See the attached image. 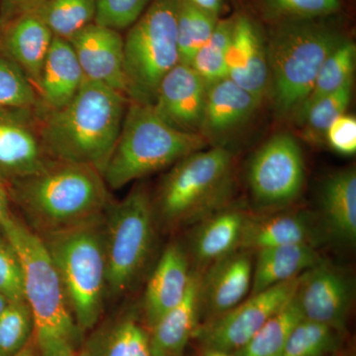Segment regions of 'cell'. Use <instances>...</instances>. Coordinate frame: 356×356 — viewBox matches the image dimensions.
<instances>
[{
    "label": "cell",
    "instance_id": "7dc6e473",
    "mask_svg": "<svg viewBox=\"0 0 356 356\" xmlns=\"http://www.w3.org/2000/svg\"><path fill=\"white\" fill-rule=\"evenodd\" d=\"M7 305H8V301L0 294V315H1L2 312L6 310Z\"/></svg>",
    "mask_w": 356,
    "mask_h": 356
},
{
    "label": "cell",
    "instance_id": "8fae6325",
    "mask_svg": "<svg viewBox=\"0 0 356 356\" xmlns=\"http://www.w3.org/2000/svg\"><path fill=\"white\" fill-rule=\"evenodd\" d=\"M299 277L250 295L235 308L198 327L194 336L204 348L235 353L248 343L274 314L291 301Z\"/></svg>",
    "mask_w": 356,
    "mask_h": 356
},
{
    "label": "cell",
    "instance_id": "f6af8a7d",
    "mask_svg": "<svg viewBox=\"0 0 356 356\" xmlns=\"http://www.w3.org/2000/svg\"><path fill=\"white\" fill-rule=\"evenodd\" d=\"M204 348L205 350L199 356H236L234 353H226V351L214 350V348Z\"/></svg>",
    "mask_w": 356,
    "mask_h": 356
},
{
    "label": "cell",
    "instance_id": "e575fe53",
    "mask_svg": "<svg viewBox=\"0 0 356 356\" xmlns=\"http://www.w3.org/2000/svg\"><path fill=\"white\" fill-rule=\"evenodd\" d=\"M34 321L25 301L8 303L0 315V356H15L32 341Z\"/></svg>",
    "mask_w": 356,
    "mask_h": 356
},
{
    "label": "cell",
    "instance_id": "9c48e42d",
    "mask_svg": "<svg viewBox=\"0 0 356 356\" xmlns=\"http://www.w3.org/2000/svg\"><path fill=\"white\" fill-rule=\"evenodd\" d=\"M156 217L153 198L144 185H136L104 217L107 293L127 294L139 280L154 247Z\"/></svg>",
    "mask_w": 356,
    "mask_h": 356
},
{
    "label": "cell",
    "instance_id": "60d3db41",
    "mask_svg": "<svg viewBox=\"0 0 356 356\" xmlns=\"http://www.w3.org/2000/svg\"><path fill=\"white\" fill-rule=\"evenodd\" d=\"M47 0H6L7 6L15 13L24 14L36 10Z\"/></svg>",
    "mask_w": 356,
    "mask_h": 356
},
{
    "label": "cell",
    "instance_id": "d590c367",
    "mask_svg": "<svg viewBox=\"0 0 356 356\" xmlns=\"http://www.w3.org/2000/svg\"><path fill=\"white\" fill-rule=\"evenodd\" d=\"M336 346V330L303 318L288 337L281 356H324Z\"/></svg>",
    "mask_w": 356,
    "mask_h": 356
},
{
    "label": "cell",
    "instance_id": "277c9868",
    "mask_svg": "<svg viewBox=\"0 0 356 356\" xmlns=\"http://www.w3.org/2000/svg\"><path fill=\"white\" fill-rule=\"evenodd\" d=\"M317 19L281 20L266 44L269 86L281 118L296 116L310 95L321 67L343 40Z\"/></svg>",
    "mask_w": 356,
    "mask_h": 356
},
{
    "label": "cell",
    "instance_id": "7bdbcfd3",
    "mask_svg": "<svg viewBox=\"0 0 356 356\" xmlns=\"http://www.w3.org/2000/svg\"><path fill=\"white\" fill-rule=\"evenodd\" d=\"M193 6L219 16L222 7V0H187Z\"/></svg>",
    "mask_w": 356,
    "mask_h": 356
},
{
    "label": "cell",
    "instance_id": "f1b7e54d",
    "mask_svg": "<svg viewBox=\"0 0 356 356\" xmlns=\"http://www.w3.org/2000/svg\"><path fill=\"white\" fill-rule=\"evenodd\" d=\"M34 13L54 36L70 41L95 22V0H47Z\"/></svg>",
    "mask_w": 356,
    "mask_h": 356
},
{
    "label": "cell",
    "instance_id": "d4e9b609",
    "mask_svg": "<svg viewBox=\"0 0 356 356\" xmlns=\"http://www.w3.org/2000/svg\"><path fill=\"white\" fill-rule=\"evenodd\" d=\"M321 208L325 228L344 245L356 241V172L346 168L327 177L321 192Z\"/></svg>",
    "mask_w": 356,
    "mask_h": 356
},
{
    "label": "cell",
    "instance_id": "4dcf8cb0",
    "mask_svg": "<svg viewBox=\"0 0 356 356\" xmlns=\"http://www.w3.org/2000/svg\"><path fill=\"white\" fill-rule=\"evenodd\" d=\"M219 17L179 0L177 11V46L180 64L191 65L194 56L214 32Z\"/></svg>",
    "mask_w": 356,
    "mask_h": 356
},
{
    "label": "cell",
    "instance_id": "ab89813d",
    "mask_svg": "<svg viewBox=\"0 0 356 356\" xmlns=\"http://www.w3.org/2000/svg\"><path fill=\"white\" fill-rule=\"evenodd\" d=\"M327 143L337 153L353 156L356 152V119L351 115L337 117L327 129L325 136Z\"/></svg>",
    "mask_w": 356,
    "mask_h": 356
},
{
    "label": "cell",
    "instance_id": "ffe728a7",
    "mask_svg": "<svg viewBox=\"0 0 356 356\" xmlns=\"http://www.w3.org/2000/svg\"><path fill=\"white\" fill-rule=\"evenodd\" d=\"M84 79L72 44L67 40L54 36L40 81L38 95L44 113L69 104Z\"/></svg>",
    "mask_w": 356,
    "mask_h": 356
},
{
    "label": "cell",
    "instance_id": "30bf717a",
    "mask_svg": "<svg viewBox=\"0 0 356 356\" xmlns=\"http://www.w3.org/2000/svg\"><path fill=\"white\" fill-rule=\"evenodd\" d=\"M248 182L255 204L262 209L296 200L305 182V163L296 139L280 133L262 145L250 159Z\"/></svg>",
    "mask_w": 356,
    "mask_h": 356
},
{
    "label": "cell",
    "instance_id": "ba28073f",
    "mask_svg": "<svg viewBox=\"0 0 356 356\" xmlns=\"http://www.w3.org/2000/svg\"><path fill=\"white\" fill-rule=\"evenodd\" d=\"M179 0H153L124 39L129 102L153 105L159 84L177 64Z\"/></svg>",
    "mask_w": 356,
    "mask_h": 356
},
{
    "label": "cell",
    "instance_id": "7a4b0ae2",
    "mask_svg": "<svg viewBox=\"0 0 356 356\" xmlns=\"http://www.w3.org/2000/svg\"><path fill=\"white\" fill-rule=\"evenodd\" d=\"M129 99L95 81L84 79L69 104L39 117L38 134L44 151L56 161L104 170L123 125Z\"/></svg>",
    "mask_w": 356,
    "mask_h": 356
},
{
    "label": "cell",
    "instance_id": "bcb514c9",
    "mask_svg": "<svg viewBox=\"0 0 356 356\" xmlns=\"http://www.w3.org/2000/svg\"><path fill=\"white\" fill-rule=\"evenodd\" d=\"M36 350L35 343L33 344L32 341H30V343H28L27 346H26L25 348L15 356H36Z\"/></svg>",
    "mask_w": 356,
    "mask_h": 356
},
{
    "label": "cell",
    "instance_id": "4316f807",
    "mask_svg": "<svg viewBox=\"0 0 356 356\" xmlns=\"http://www.w3.org/2000/svg\"><path fill=\"white\" fill-rule=\"evenodd\" d=\"M83 356H154L149 337L135 318L126 316L96 332Z\"/></svg>",
    "mask_w": 356,
    "mask_h": 356
},
{
    "label": "cell",
    "instance_id": "f35d334b",
    "mask_svg": "<svg viewBox=\"0 0 356 356\" xmlns=\"http://www.w3.org/2000/svg\"><path fill=\"white\" fill-rule=\"evenodd\" d=\"M0 294L8 301H25L22 267L18 255L0 229Z\"/></svg>",
    "mask_w": 356,
    "mask_h": 356
},
{
    "label": "cell",
    "instance_id": "ee69618b",
    "mask_svg": "<svg viewBox=\"0 0 356 356\" xmlns=\"http://www.w3.org/2000/svg\"><path fill=\"white\" fill-rule=\"evenodd\" d=\"M40 356H83V353H79L76 350V348L74 346H65V348H58L50 353H44Z\"/></svg>",
    "mask_w": 356,
    "mask_h": 356
},
{
    "label": "cell",
    "instance_id": "b9f144b4",
    "mask_svg": "<svg viewBox=\"0 0 356 356\" xmlns=\"http://www.w3.org/2000/svg\"><path fill=\"white\" fill-rule=\"evenodd\" d=\"M9 199L10 195H9L8 187L6 186L4 178L0 175V229H1L2 222L11 213Z\"/></svg>",
    "mask_w": 356,
    "mask_h": 356
},
{
    "label": "cell",
    "instance_id": "f546056e",
    "mask_svg": "<svg viewBox=\"0 0 356 356\" xmlns=\"http://www.w3.org/2000/svg\"><path fill=\"white\" fill-rule=\"evenodd\" d=\"M356 48L353 42L343 40L332 51L324 64L321 67L310 95L302 105L296 117L305 111L314 102L325 96L332 95L343 88L346 83L353 81L355 70Z\"/></svg>",
    "mask_w": 356,
    "mask_h": 356
},
{
    "label": "cell",
    "instance_id": "7c38bea8",
    "mask_svg": "<svg viewBox=\"0 0 356 356\" xmlns=\"http://www.w3.org/2000/svg\"><path fill=\"white\" fill-rule=\"evenodd\" d=\"M355 287L343 269L320 261L300 275L294 300L304 318L341 331L353 306Z\"/></svg>",
    "mask_w": 356,
    "mask_h": 356
},
{
    "label": "cell",
    "instance_id": "5b68a950",
    "mask_svg": "<svg viewBox=\"0 0 356 356\" xmlns=\"http://www.w3.org/2000/svg\"><path fill=\"white\" fill-rule=\"evenodd\" d=\"M198 133L184 132L165 123L152 105L129 102L121 132L102 172L107 187H122L172 166L207 147Z\"/></svg>",
    "mask_w": 356,
    "mask_h": 356
},
{
    "label": "cell",
    "instance_id": "8d00e7d4",
    "mask_svg": "<svg viewBox=\"0 0 356 356\" xmlns=\"http://www.w3.org/2000/svg\"><path fill=\"white\" fill-rule=\"evenodd\" d=\"M153 0H95V23L121 31L132 27Z\"/></svg>",
    "mask_w": 356,
    "mask_h": 356
},
{
    "label": "cell",
    "instance_id": "6da1fadb",
    "mask_svg": "<svg viewBox=\"0 0 356 356\" xmlns=\"http://www.w3.org/2000/svg\"><path fill=\"white\" fill-rule=\"evenodd\" d=\"M8 191L26 225L41 236L97 221L111 205L99 170L56 159L34 175L11 180Z\"/></svg>",
    "mask_w": 356,
    "mask_h": 356
},
{
    "label": "cell",
    "instance_id": "7402d4cb",
    "mask_svg": "<svg viewBox=\"0 0 356 356\" xmlns=\"http://www.w3.org/2000/svg\"><path fill=\"white\" fill-rule=\"evenodd\" d=\"M201 275L192 271L184 299L151 327L149 346L154 356H181L198 327Z\"/></svg>",
    "mask_w": 356,
    "mask_h": 356
},
{
    "label": "cell",
    "instance_id": "484cf974",
    "mask_svg": "<svg viewBox=\"0 0 356 356\" xmlns=\"http://www.w3.org/2000/svg\"><path fill=\"white\" fill-rule=\"evenodd\" d=\"M250 295L294 280L321 261L315 245H278L257 250Z\"/></svg>",
    "mask_w": 356,
    "mask_h": 356
},
{
    "label": "cell",
    "instance_id": "d6986e66",
    "mask_svg": "<svg viewBox=\"0 0 356 356\" xmlns=\"http://www.w3.org/2000/svg\"><path fill=\"white\" fill-rule=\"evenodd\" d=\"M191 274L184 248L170 243L159 257L145 291V316L149 327L184 299Z\"/></svg>",
    "mask_w": 356,
    "mask_h": 356
},
{
    "label": "cell",
    "instance_id": "3957f363",
    "mask_svg": "<svg viewBox=\"0 0 356 356\" xmlns=\"http://www.w3.org/2000/svg\"><path fill=\"white\" fill-rule=\"evenodd\" d=\"M1 229L22 267L24 299L34 321L33 337L39 355L65 346L76 348L81 332L41 236L13 212L2 222Z\"/></svg>",
    "mask_w": 356,
    "mask_h": 356
},
{
    "label": "cell",
    "instance_id": "1f68e13d",
    "mask_svg": "<svg viewBox=\"0 0 356 356\" xmlns=\"http://www.w3.org/2000/svg\"><path fill=\"white\" fill-rule=\"evenodd\" d=\"M353 81L336 92L314 102L297 117L303 128L304 138L312 144H323L327 129L337 117L346 114L353 96Z\"/></svg>",
    "mask_w": 356,
    "mask_h": 356
},
{
    "label": "cell",
    "instance_id": "5bb4252c",
    "mask_svg": "<svg viewBox=\"0 0 356 356\" xmlns=\"http://www.w3.org/2000/svg\"><path fill=\"white\" fill-rule=\"evenodd\" d=\"M207 84L191 65L177 64L161 81L154 104L156 113L179 131L200 134Z\"/></svg>",
    "mask_w": 356,
    "mask_h": 356
},
{
    "label": "cell",
    "instance_id": "4fadbf2b",
    "mask_svg": "<svg viewBox=\"0 0 356 356\" xmlns=\"http://www.w3.org/2000/svg\"><path fill=\"white\" fill-rule=\"evenodd\" d=\"M69 42L86 81L108 86L127 97L124 39L120 32L93 22Z\"/></svg>",
    "mask_w": 356,
    "mask_h": 356
},
{
    "label": "cell",
    "instance_id": "cb8c5ba5",
    "mask_svg": "<svg viewBox=\"0 0 356 356\" xmlns=\"http://www.w3.org/2000/svg\"><path fill=\"white\" fill-rule=\"evenodd\" d=\"M305 212H287L259 218L248 217L240 250H257L278 245H315L317 233Z\"/></svg>",
    "mask_w": 356,
    "mask_h": 356
},
{
    "label": "cell",
    "instance_id": "836d02e7",
    "mask_svg": "<svg viewBox=\"0 0 356 356\" xmlns=\"http://www.w3.org/2000/svg\"><path fill=\"white\" fill-rule=\"evenodd\" d=\"M235 18L218 21L214 32L194 56L191 67L207 86L228 77L226 57Z\"/></svg>",
    "mask_w": 356,
    "mask_h": 356
},
{
    "label": "cell",
    "instance_id": "74e56055",
    "mask_svg": "<svg viewBox=\"0 0 356 356\" xmlns=\"http://www.w3.org/2000/svg\"><path fill=\"white\" fill-rule=\"evenodd\" d=\"M273 15L282 20L318 19L337 13L339 0H261Z\"/></svg>",
    "mask_w": 356,
    "mask_h": 356
},
{
    "label": "cell",
    "instance_id": "44dd1931",
    "mask_svg": "<svg viewBox=\"0 0 356 356\" xmlns=\"http://www.w3.org/2000/svg\"><path fill=\"white\" fill-rule=\"evenodd\" d=\"M53 39V33L34 11L18 16L4 36L7 54L29 79L37 95Z\"/></svg>",
    "mask_w": 356,
    "mask_h": 356
},
{
    "label": "cell",
    "instance_id": "83f0119b",
    "mask_svg": "<svg viewBox=\"0 0 356 356\" xmlns=\"http://www.w3.org/2000/svg\"><path fill=\"white\" fill-rule=\"evenodd\" d=\"M303 318L294 297L262 325L236 356H281L295 325Z\"/></svg>",
    "mask_w": 356,
    "mask_h": 356
},
{
    "label": "cell",
    "instance_id": "e0dca14e",
    "mask_svg": "<svg viewBox=\"0 0 356 356\" xmlns=\"http://www.w3.org/2000/svg\"><path fill=\"white\" fill-rule=\"evenodd\" d=\"M31 113H0V175L19 179L38 172L51 161Z\"/></svg>",
    "mask_w": 356,
    "mask_h": 356
},
{
    "label": "cell",
    "instance_id": "d6a6232c",
    "mask_svg": "<svg viewBox=\"0 0 356 356\" xmlns=\"http://www.w3.org/2000/svg\"><path fill=\"white\" fill-rule=\"evenodd\" d=\"M36 89L13 60L0 57V113H39Z\"/></svg>",
    "mask_w": 356,
    "mask_h": 356
},
{
    "label": "cell",
    "instance_id": "ac0fdd59",
    "mask_svg": "<svg viewBox=\"0 0 356 356\" xmlns=\"http://www.w3.org/2000/svg\"><path fill=\"white\" fill-rule=\"evenodd\" d=\"M259 104L254 96L229 77L209 84L200 135L207 143L226 139L250 121Z\"/></svg>",
    "mask_w": 356,
    "mask_h": 356
},
{
    "label": "cell",
    "instance_id": "52a82bcc",
    "mask_svg": "<svg viewBox=\"0 0 356 356\" xmlns=\"http://www.w3.org/2000/svg\"><path fill=\"white\" fill-rule=\"evenodd\" d=\"M104 217L40 236L57 268L70 312L81 332L97 324L107 293Z\"/></svg>",
    "mask_w": 356,
    "mask_h": 356
},
{
    "label": "cell",
    "instance_id": "8992f818",
    "mask_svg": "<svg viewBox=\"0 0 356 356\" xmlns=\"http://www.w3.org/2000/svg\"><path fill=\"white\" fill-rule=\"evenodd\" d=\"M233 154L222 146L200 149L172 165L153 199L166 227L197 224L222 209L234 189Z\"/></svg>",
    "mask_w": 356,
    "mask_h": 356
},
{
    "label": "cell",
    "instance_id": "9a60e30c",
    "mask_svg": "<svg viewBox=\"0 0 356 356\" xmlns=\"http://www.w3.org/2000/svg\"><path fill=\"white\" fill-rule=\"evenodd\" d=\"M254 261L250 250H238L214 264L201 276L199 305L210 320L242 303L252 289Z\"/></svg>",
    "mask_w": 356,
    "mask_h": 356
},
{
    "label": "cell",
    "instance_id": "2e32d148",
    "mask_svg": "<svg viewBox=\"0 0 356 356\" xmlns=\"http://www.w3.org/2000/svg\"><path fill=\"white\" fill-rule=\"evenodd\" d=\"M226 64L229 79L261 103L269 86L266 44L247 16L235 17Z\"/></svg>",
    "mask_w": 356,
    "mask_h": 356
},
{
    "label": "cell",
    "instance_id": "603a6c76",
    "mask_svg": "<svg viewBox=\"0 0 356 356\" xmlns=\"http://www.w3.org/2000/svg\"><path fill=\"white\" fill-rule=\"evenodd\" d=\"M248 219L243 211L222 208L197 222L191 238V252L199 266H210L240 250Z\"/></svg>",
    "mask_w": 356,
    "mask_h": 356
}]
</instances>
